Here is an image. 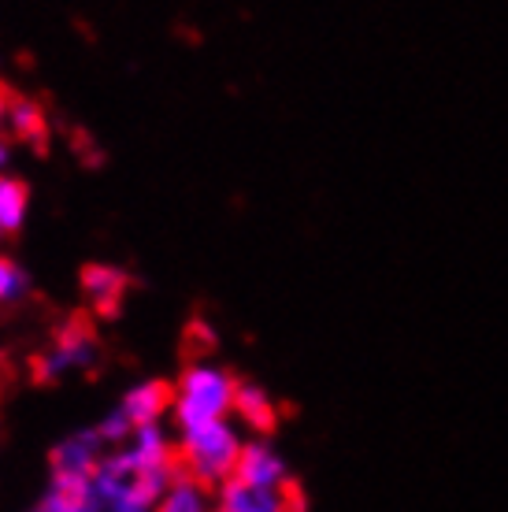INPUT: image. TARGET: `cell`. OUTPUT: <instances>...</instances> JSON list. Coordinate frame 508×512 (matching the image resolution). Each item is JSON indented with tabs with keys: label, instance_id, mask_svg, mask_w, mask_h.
<instances>
[{
	"label": "cell",
	"instance_id": "11",
	"mask_svg": "<svg viewBox=\"0 0 508 512\" xmlns=\"http://www.w3.org/2000/svg\"><path fill=\"white\" fill-rule=\"evenodd\" d=\"M234 420L238 427H249L256 438H264L267 431H275V420H279V405L271 401L264 386L242 383L238 386V401H234Z\"/></svg>",
	"mask_w": 508,
	"mask_h": 512
},
{
	"label": "cell",
	"instance_id": "4",
	"mask_svg": "<svg viewBox=\"0 0 508 512\" xmlns=\"http://www.w3.org/2000/svg\"><path fill=\"white\" fill-rule=\"evenodd\" d=\"M97 360H101L97 334L89 331L86 323L75 320V323H64L49 338V346L34 357V375H38L41 383H64V379L93 372Z\"/></svg>",
	"mask_w": 508,
	"mask_h": 512
},
{
	"label": "cell",
	"instance_id": "14",
	"mask_svg": "<svg viewBox=\"0 0 508 512\" xmlns=\"http://www.w3.org/2000/svg\"><path fill=\"white\" fill-rule=\"evenodd\" d=\"M156 512H216V494L208 487H201L197 479L178 472V479L171 483V490L164 494Z\"/></svg>",
	"mask_w": 508,
	"mask_h": 512
},
{
	"label": "cell",
	"instance_id": "15",
	"mask_svg": "<svg viewBox=\"0 0 508 512\" xmlns=\"http://www.w3.org/2000/svg\"><path fill=\"white\" fill-rule=\"evenodd\" d=\"M26 294H30V275H26V268L8 253H0V308L19 305Z\"/></svg>",
	"mask_w": 508,
	"mask_h": 512
},
{
	"label": "cell",
	"instance_id": "13",
	"mask_svg": "<svg viewBox=\"0 0 508 512\" xmlns=\"http://www.w3.org/2000/svg\"><path fill=\"white\" fill-rule=\"evenodd\" d=\"M30 216V190L15 175H0V238H15Z\"/></svg>",
	"mask_w": 508,
	"mask_h": 512
},
{
	"label": "cell",
	"instance_id": "10",
	"mask_svg": "<svg viewBox=\"0 0 508 512\" xmlns=\"http://www.w3.org/2000/svg\"><path fill=\"white\" fill-rule=\"evenodd\" d=\"M0 130H4L8 138L38 145V141H45V134H49V116H45V108H41L38 101H30V97L0 93Z\"/></svg>",
	"mask_w": 508,
	"mask_h": 512
},
{
	"label": "cell",
	"instance_id": "9",
	"mask_svg": "<svg viewBox=\"0 0 508 512\" xmlns=\"http://www.w3.org/2000/svg\"><path fill=\"white\" fill-rule=\"evenodd\" d=\"M82 297H86V305L97 312V316H115L119 308H123V297L130 290V279L123 268H115V264H86L82 268Z\"/></svg>",
	"mask_w": 508,
	"mask_h": 512
},
{
	"label": "cell",
	"instance_id": "7",
	"mask_svg": "<svg viewBox=\"0 0 508 512\" xmlns=\"http://www.w3.org/2000/svg\"><path fill=\"white\" fill-rule=\"evenodd\" d=\"M216 512H305V498L293 487L260 490L230 479L227 487L216 490Z\"/></svg>",
	"mask_w": 508,
	"mask_h": 512
},
{
	"label": "cell",
	"instance_id": "16",
	"mask_svg": "<svg viewBox=\"0 0 508 512\" xmlns=\"http://www.w3.org/2000/svg\"><path fill=\"white\" fill-rule=\"evenodd\" d=\"M12 164V138L0 130V175H4V167Z\"/></svg>",
	"mask_w": 508,
	"mask_h": 512
},
{
	"label": "cell",
	"instance_id": "1",
	"mask_svg": "<svg viewBox=\"0 0 508 512\" xmlns=\"http://www.w3.org/2000/svg\"><path fill=\"white\" fill-rule=\"evenodd\" d=\"M178 472L175 435L167 427H145L127 446L108 449L93 475V494L108 512H156Z\"/></svg>",
	"mask_w": 508,
	"mask_h": 512
},
{
	"label": "cell",
	"instance_id": "6",
	"mask_svg": "<svg viewBox=\"0 0 508 512\" xmlns=\"http://www.w3.org/2000/svg\"><path fill=\"white\" fill-rule=\"evenodd\" d=\"M238 483L245 487H260V490H286L290 483V464L279 453V446L271 438H249L242 449V461H238V472H234Z\"/></svg>",
	"mask_w": 508,
	"mask_h": 512
},
{
	"label": "cell",
	"instance_id": "5",
	"mask_svg": "<svg viewBox=\"0 0 508 512\" xmlns=\"http://www.w3.org/2000/svg\"><path fill=\"white\" fill-rule=\"evenodd\" d=\"M108 457V446L101 442L97 427H82L64 435L52 446L49 457V479H64V483H93V475Z\"/></svg>",
	"mask_w": 508,
	"mask_h": 512
},
{
	"label": "cell",
	"instance_id": "3",
	"mask_svg": "<svg viewBox=\"0 0 508 512\" xmlns=\"http://www.w3.org/2000/svg\"><path fill=\"white\" fill-rule=\"evenodd\" d=\"M245 442H249V438L242 435L238 420L208 423V427L175 435L178 468H182V475L197 479V483L208 490L227 487L230 479H234V472H238Z\"/></svg>",
	"mask_w": 508,
	"mask_h": 512
},
{
	"label": "cell",
	"instance_id": "2",
	"mask_svg": "<svg viewBox=\"0 0 508 512\" xmlns=\"http://www.w3.org/2000/svg\"><path fill=\"white\" fill-rule=\"evenodd\" d=\"M238 379L216 360H190L171 386V427L175 435L208 427V423L234 420Z\"/></svg>",
	"mask_w": 508,
	"mask_h": 512
},
{
	"label": "cell",
	"instance_id": "12",
	"mask_svg": "<svg viewBox=\"0 0 508 512\" xmlns=\"http://www.w3.org/2000/svg\"><path fill=\"white\" fill-rule=\"evenodd\" d=\"M26 512H104V505L93 494V483H64L49 479V487Z\"/></svg>",
	"mask_w": 508,
	"mask_h": 512
},
{
	"label": "cell",
	"instance_id": "8",
	"mask_svg": "<svg viewBox=\"0 0 508 512\" xmlns=\"http://www.w3.org/2000/svg\"><path fill=\"white\" fill-rule=\"evenodd\" d=\"M115 409L130 420L134 431H145V427H164V420H171V386L164 379H141L119 397Z\"/></svg>",
	"mask_w": 508,
	"mask_h": 512
}]
</instances>
